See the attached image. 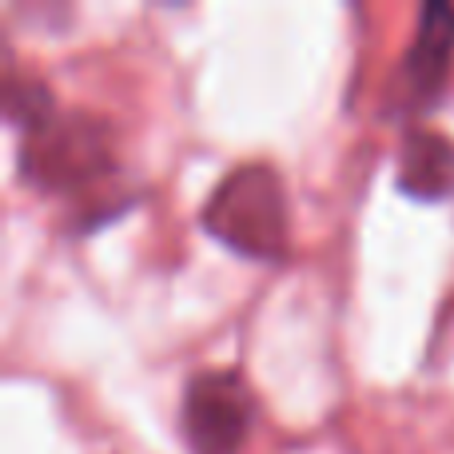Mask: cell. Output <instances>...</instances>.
Masks as SVG:
<instances>
[{"label":"cell","mask_w":454,"mask_h":454,"mask_svg":"<svg viewBox=\"0 0 454 454\" xmlns=\"http://www.w3.org/2000/svg\"><path fill=\"white\" fill-rule=\"evenodd\" d=\"M200 220L231 251L251 259H283L287 251V196L263 160H243L207 192Z\"/></svg>","instance_id":"6da1fadb"},{"label":"cell","mask_w":454,"mask_h":454,"mask_svg":"<svg viewBox=\"0 0 454 454\" xmlns=\"http://www.w3.org/2000/svg\"><path fill=\"white\" fill-rule=\"evenodd\" d=\"M20 176L40 192H80L112 172V132L100 116L56 112L44 128L20 136Z\"/></svg>","instance_id":"7a4b0ae2"},{"label":"cell","mask_w":454,"mask_h":454,"mask_svg":"<svg viewBox=\"0 0 454 454\" xmlns=\"http://www.w3.org/2000/svg\"><path fill=\"white\" fill-rule=\"evenodd\" d=\"M255 419V399L239 371L212 367L184 383L180 427L192 454H235Z\"/></svg>","instance_id":"3957f363"},{"label":"cell","mask_w":454,"mask_h":454,"mask_svg":"<svg viewBox=\"0 0 454 454\" xmlns=\"http://www.w3.org/2000/svg\"><path fill=\"white\" fill-rule=\"evenodd\" d=\"M454 60V4L450 0H427L419 8V24L407 52L399 60L391 84V112L395 116H415L431 108L442 92Z\"/></svg>","instance_id":"277c9868"},{"label":"cell","mask_w":454,"mask_h":454,"mask_svg":"<svg viewBox=\"0 0 454 454\" xmlns=\"http://www.w3.org/2000/svg\"><path fill=\"white\" fill-rule=\"evenodd\" d=\"M395 180L415 200H447L454 196V140L431 128H407L399 144Z\"/></svg>","instance_id":"5b68a950"},{"label":"cell","mask_w":454,"mask_h":454,"mask_svg":"<svg viewBox=\"0 0 454 454\" xmlns=\"http://www.w3.org/2000/svg\"><path fill=\"white\" fill-rule=\"evenodd\" d=\"M56 116V100L48 92L44 80L36 76H20L16 68H8L4 76V120L16 128L20 136L44 128Z\"/></svg>","instance_id":"8992f818"}]
</instances>
